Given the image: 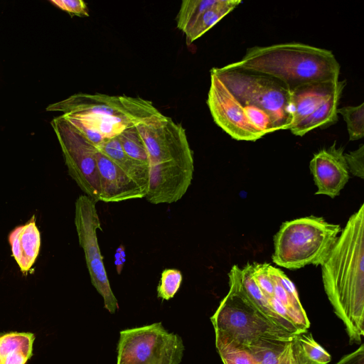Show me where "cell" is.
Wrapping results in <instances>:
<instances>
[{"label":"cell","instance_id":"1","mask_svg":"<svg viewBox=\"0 0 364 364\" xmlns=\"http://www.w3.org/2000/svg\"><path fill=\"white\" fill-rule=\"evenodd\" d=\"M321 267L324 290L350 343H360L364 335L363 204L349 218Z\"/></svg>","mask_w":364,"mask_h":364},{"label":"cell","instance_id":"2","mask_svg":"<svg viewBox=\"0 0 364 364\" xmlns=\"http://www.w3.org/2000/svg\"><path fill=\"white\" fill-rule=\"evenodd\" d=\"M46 110L62 113L95 147L160 112L151 101L139 97L101 93H77L48 105Z\"/></svg>","mask_w":364,"mask_h":364},{"label":"cell","instance_id":"3","mask_svg":"<svg viewBox=\"0 0 364 364\" xmlns=\"http://www.w3.org/2000/svg\"><path fill=\"white\" fill-rule=\"evenodd\" d=\"M274 77L291 92L302 85L338 81L340 65L331 50L301 43L248 48L239 61L226 65Z\"/></svg>","mask_w":364,"mask_h":364},{"label":"cell","instance_id":"4","mask_svg":"<svg viewBox=\"0 0 364 364\" xmlns=\"http://www.w3.org/2000/svg\"><path fill=\"white\" fill-rule=\"evenodd\" d=\"M240 267H232L230 289L210 321L215 336L247 350L266 342L292 341V336L273 324L245 294L239 277Z\"/></svg>","mask_w":364,"mask_h":364},{"label":"cell","instance_id":"5","mask_svg":"<svg viewBox=\"0 0 364 364\" xmlns=\"http://www.w3.org/2000/svg\"><path fill=\"white\" fill-rule=\"evenodd\" d=\"M341 230L339 225L314 215L284 222L274 237L272 261L290 269L321 265Z\"/></svg>","mask_w":364,"mask_h":364},{"label":"cell","instance_id":"6","mask_svg":"<svg viewBox=\"0 0 364 364\" xmlns=\"http://www.w3.org/2000/svg\"><path fill=\"white\" fill-rule=\"evenodd\" d=\"M253 277L261 291L260 312L282 331L296 336L308 331L310 321L293 282L269 263H252Z\"/></svg>","mask_w":364,"mask_h":364},{"label":"cell","instance_id":"7","mask_svg":"<svg viewBox=\"0 0 364 364\" xmlns=\"http://www.w3.org/2000/svg\"><path fill=\"white\" fill-rule=\"evenodd\" d=\"M215 74L240 102L265 110L277 130L289 129L291 124L290 91L279 80L263 74L226 65L213 68Z\"/></svg>","mask_w":364,"mask_h":364},{"label":"cell","instance_id":"8","mask_svg":"<svg viewBox=\"0 0 364 364\" xmlns=\"http://www.w3.org/2000/svg\"><path fill=\"white\" fill-rule=\"evenodd\" d=\"M184 346L181 338L161 323L120 331L117 364H179Z\"/></svg>","mask_w":364,"mask_h":364},{"label":"cell","instance_id":"9","mask_svg":"<svg viewBox=\"0 0 364 364\" xmlns=\"http://www.w3.org/2000/svg\"><path fill=\"white\" fill-rule=\"evenodd\" d=\"M96 203L85 194L80 196L75 203L74 222L91 283L102 296L105 308L114 314L119 305L112 290L98 244L97 230L102 228Z\"/></svg>","mask_w":364,"mask_h":364},{"label":"cell","instance_id":"10","mask_svg":"<svg viewBox=\"0 0 364 364\" xmlns=\"http://www.w3.org/2000/svg\"><path fill=\"white\" fill-rule=\"evenodd\" d=\"M51 125L60 146L68 173L87 196L100 197V177L95 159L97 148L63 116Z\"/></svg>","mask_w":364,"mask_h":364},{"label":"cell","instance_id":"11","mask_svg":"<svg viewBox=\"0 0 364 364\" xmlns=\"http://www.w3.org/2000/svg\"><path fill=\"white\" fill-rule=\"evenodd\" d=\"M146 148L149 166L176 163L194 168L183 127L159 112L135 125Z\"/></svg>","mask_w":364,"mask_h":364},{"label":"cell","instance_id":"12","mask_svg":"<svg viewBox=\"0 0 364 364\" xmlns=\"http://www.w3.org/2000/svg\"><path fill=\"white\" fill-rule=\"evenodd\" d=\"M207 105L215 124L232 139L255 141L262 137L250 124L240 100L211 72Z\"/></svg>","mask_w":364,"mask_h":364},{"label":"cell","instance_id":"13","mask_svg":"<svg viewBox=\"0 0 364 364\" xmlns=\"http://www.w3.org/2000/svg\"><path fill=\"white\" fill-rule=\"evenodd\" d=\"M194 168L169 163L149 166L146 200L152 204L172 203L186 193L193 179Z\"/></svg>","mask_w":364,"mask_h":364},{"label":"cell","instance_id":"14","mask_svg":"<svg viewBox=\"0 0 364 364\" xmlns=\"http://www.w3.org/2000/svg\"><path fill=\"white\" fill-rule=\"evenodd\" d=\"M309 167L317 187L316 195H325L333 198L340 194L348 181L349 171L343 148H337L336 141L328 148L316 153Z\"/></svg>","mask_w":364,"mask_h":364},{"label":"cell","instance_id":"15","mask_svg":"<svg viewBox=\"0 0 364 364\" xmlns=\"http://www.w3.org/2000/svg\"><path fill=\"white\" fill-rule=\"evenodd\" d=\"M95 159L100 177V201L115 203L146 197V191L98 149Z\"/></svg>","mask_w":364,"mask_h":364},{"label":"cell","instance_id":"16","mask_svg":"<svg viewBox=\"0 0 364 364\" xmlns=\"http://www.w3.org/2000/svg\"><path fill=\"white\" fill-rule=\"evenodd\" d=\"M338 81L311 82L290 92L291 124L294 127L312 114L333 92Z\"/></svg>","mask_w":364,"mask_h":364},{"label":"cell","instance_id":"17","mask_svg":"<svg viewBox=\"0 0 364 364\" xmlns=\"http://www.w3.org/2000/svg\"><path fill=\"white\" fill-rule=\"evenodd\" d=\"M12 256L23 272L30 270L38 255L41 235L35 217L28 223L16 228L9 235Z\"/></svg>","mask_w":364,"mask_h":364},{"label":"cell","instance_id":"18","mask_svg":"<svg viewBox=\"0 0 364 364\" xmlns=\"http://www.w3.org/2000/svg\"><path fill=\"white\" fill-rule=\"evenodd\" d=\"M346 82V80H338L328 99L299 124L290 128L291 132L296 136H302L313 129L324 128L334 124L338 119V105Z\"/></svg>","mask_w":364,"mask_h":364},{"label":"cell","instance_id":"19","mask_svg":"<svg viewBox=\"0 0 364 364\" xmlns=\"http://www.w3.org/2000/svg\"><path fill=\"white\" fill-rule=\"evenodd\" d=\"M96 148L107 155L147 193L149 178V164L136 161L128 156L124 151L117 136L104 141Z\"/></svg>","mask_w":364,"mask_h":364},{"label":"cell","instance_id":"20","mask_svg":"<svg viewBox=\"0 0 364 364\" xmlns=\"http://www.w3.org/2000/svg\"><path fill=\"white\" fill-rule=\"evenodd\" d=\"M34 340L30 332L0 335V364H26L33 355Z\"/></svg>","mask_w":364,"mask_h":364},{"label":"cell","instance_id":"21","mask_svg":"<svg viewBox=\"0 0 364 364\" xmlns=\"http://www.w3.org/2000/svg\"><path fill=\"white\" fill-rule=\"evenodd\" d=\"M241 3L239 0H218L213 6L202 13L183 31L187 44L192 43L203 36Z\"/></svg>","mask_w":364,"mask_h":364},{"label":"cell","instance_id":"22","mask_svg":"<svg viewBox=\"0 0 364 364\" xmlns=\"http://www.w3.org/2000/svg\"><path fill=\"white\" fill-rule=\"evenodd\" d=\"M291 348L296 364H327L331 360V355L308 331L294 336Z\"/></svg>","mask_w":364,"mask_h":364},{"label":"cell","instance_id":"23","mask_svg":"<svg viewBox=\"0 0 364 364\" xmlns=\"http://www.w3.org/2000/svg\"><path fill=\"white\" fill-rule=\"evenodd\" d=\"M215 346L223 364H257L259 361L247 349L237 346L215 336Z\"/></svg>","mask_w":364,"mask_h":364},{"label":"cell","instance_id":"24","mask_svg":"<svg viewBox=\"0 0 364 364\" xmlns=\"http://www.w3.org/2000/svg\"><path fill=\"white\" fill-rule=\"evenodd\" d=\"M117 137L128 156L142 163L149 164L146 148L135 126L124 129Z\"/></svg>","mask_w":364,"mask_h":364},{"label":"cell","instance_id":"25","mask_svg":"<svg viewBox=\"0 0 364 364\" xmlns=\"http://www.w3.org/2000/svg\"><path fill=\"white\" fill-rule=\"evenodd\" d=\"M218 0H184L176 16L178 29L184 31L202 13L213 6Z\"/></svg>","mask_w":364,"mask_h":364},{"label":"cell","instance_id":"26","mask_svg":"<svg viewBox=\"0 0 364 364\" xmlns=\"http://www.w3.org/2000/svg\"><path fill=\"white\" fill-rule=\"evenodd\" d=\"M347 124L349 139L355 141L364 136V103L358 106H347L338 108Z\"/></svg>","mask_w":364,"mask_h":364},{"label":"cell","instance_id":"27","mask_svg":"<svg viewBox=\"0 0 364 364\" xmlns=\"http://www.w3.org/2000/svg\"><path fill=\"white\" fill-rule=\"evenodd\" d=\"M240 102L250 124L260 135L264 136L267 134L278 131L273 119L265 110L250 103Z\"/></svg>","mask_w":364,"mask_h":364},{"label":"cell","instance_id":"28","mask_svg":"<svg viewBox=\"0 0 364 364\" xmlns=\"http://www.w3.org/2000/svg\"><path fill=\"white\" fill-rule=\"evenodd\" d=\"M182 279V274L178 269H164L161 272L160 282L157 287L158 297L164 300L173 298L181 287Z\"/></svg>","mask_w":364,"mask_h":364},{"label":"cell","instance_id":"29","mask_svg":"<svg viewBox=\"0 0 364 364\" xmlns=\"http://www.w3.org/2000/svg\"><path fill=\"white\" fill-rule=\"evenodd\" d=\"M348 171L362 179L364 178V146L361 144L357 149L344 154Z\"/></svg>","mask_w":364,"mask_h":364},{"label":"cell","instance_id":"30","mask_svg":"<svg viewBox=\"0 0 364 364\" xmlns=\"http://www.w3.org/2000/svg\"><path fill=\"white\" fill-rule=\"evenodd\" d=\"M50 2L72 16H89L87 4L82 0H52Z\"/></svg>","mask_w":364,"mask_h":364},{"label":"cell","instance_id":"31","mask_svg":"<svg viewBox=\"0 0 364 364\" xmlns=\"http://www.w3.org/2000/svg\"><path fill=\"white\" fill-rule=\"evenodd\" d=\"M336 364H364L363 344L353 352L344 355Z\"/></svg>","mask_w":364,"mask_h":364},{"label":"cell","instance_id":"32","mask_svg":"<svg viewBox=\"0 0 364 364\" xmlns=\"http://www.w3.org/2000/svg\"><path fill=\"white\" fill-rule=\"evenodd\" d=\"M277 364H296L293 355L291 341L286 344Z\"/></svg>","mask_w":364,"mask_h":364},{"label":"cell","instance_id":"33","mask_svg":"<svg viewBox=\"0 0 364 364\" xmlns=\"http://www.w3.org/2000/svg\"><path fill=\"white\" fill-rule=\"evenodd\" d=\"M125 260L126 255L124 247L122 245H121L117 247L114 254V264L116 266L117 272L119 274L122 271Z\"/></svg>","mask_w":364,"mask_h":364}]
</instances>
